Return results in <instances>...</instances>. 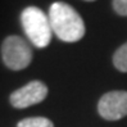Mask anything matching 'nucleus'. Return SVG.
<instances>
[{
  "mask_svg": "<svg viewBox=\"0 0 127 127\" xmlns=\"http://www.w3.org/2000/svg\"><path fill=\"white\" fill-rule=\"evenodd\" d=\"M49 21L53 32L64 42H77L85 36L86 27L84 19L76 9L67 3L55 1L51 4Z\"/></svg>",
  "mask_w": 127,
  "mask_h": 127,
  "instance_id": "f257e3e1",
  "label": "nucleus"
},
{
  "mask_svg": "<svg viewBox=\"0 0 127 127\" xmlns=\"http://www.w3.org/2000/svg\"><path fill=\"white\" fill-rule=\"evenodd\" d=\"M21 23L25 33L36 48H46L51 40V25L46 16L37 6H27L21 13Z\"/></svg>",
  "mask_w": 127,
  "mask_h": 127,
  "instance_id": "f03ea898",
  "label": "nucleus"
},
{
  "mask_svg": "<svg viewBox=\"0 0 127 127\" xmlns=\"http://www.w3.org/2000/svg\"><path fill=\"white\" fill-rule=\"evenodd\" d=\"M1 58L4 64L12 71H22L32 62V49L21 36L10 35L1 44Z\"/></svg>",
  "mask_w": 127,
  "mask_h": 127,
  "instance_id": "7ed1b4c3",
  "label": "nucleus"
},
{
  "mask_svg": "<svg viewBox=\"0 0 127 127\" xmlns=\"http://www.w3.org/2000/svg\"><path fill=\"white\" fill-rule=\"evenodd\" d=\"M48 96V86L41 81H31L18 90L13 91L9 101L14 108L23 109L41 103Z\"/></svg>",
  "mask_w": 127,
  "mask_h": 127,
  "instance_id": "20e7f679",
  "label": "nucleus"
},
{
  "mask_svg": "<svg viewBox=\"0 0 127 127\" xmlns=\"http://www.w3.org/2000/svg\"><path fill=\"white\" fill-rule=\"evenodd\" d=\"M99 114L107 121H118L127 116V91H109L98 103Z\"/></svg>",
  "mask_w": 127,
  "mask_h": 127,
  "instance_id": "39448f33",
  "label": "nucleus"
},
{
  "mask_svg": "<svg viewBox=\"0 0 127 127\" xmlns=\"http://www.w3.org/2000/svg\"><path fill=\"white\" fill-rule=\"evenodd\" d=\"M113 64L118 71L127 73V42L117 49L113 55Z\"/></svg>",
  "mask_w": 127,
  "mask_h": 127,
  "instance_id": "423d86ee",
  "label": "nucleus"
},
{
  "mask_svg": "<svg viewBox=\"0 0 127 127\" xmlns=\"http://www.w3.org/2000/svg\"><path fill=\"white\" fill-rule=\"evenodd\" d=\"M17 127H54V123L45 117H28L19 121Z\"/></svg>",
  "mask_w": 127,
  "mask_h": 127,
  "instance_id": "0eeeda50",
  "label": "nucleus"
},
{
  "mask_svg": "<svg viewBox=\"0 0 127 127\" xmlns=\"http://www.w3.org/2000/svg\"><path fill=\"white\" fill-rule=\"evenodd\" d=\"M113 9L119 16H127V0H113Z\"/></svg>",
  "mask_w": 127,
  "mask_h": 127,
  "instance_id": "6e6552de",
  "label": "nucleus"
},
{
  "mask_svg": "<svg viewBox=\"0 0 127 127\" xmlns=\"http://www.w3.org/2000/svg\"><path fill=\"white\" fill-rule=\"evenodd\" d=\"M85 1H95V0H85Z\"/></svg>",
  "mask_w": 127,
  "mask_h": 127,
  "instance_id": "1a4fd4ad",
  "label": "nucleus"
}]
</instances>
